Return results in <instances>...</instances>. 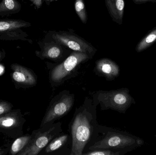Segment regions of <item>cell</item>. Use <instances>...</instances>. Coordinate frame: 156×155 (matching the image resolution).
<instances>
[{
    "label": "cell",
    "instance_id": "obj_1",
    "mask_svg": "<svg viewBox=\"0 0 156 155\" xmlns=\"http://www.w3.org/2000/svg\"><path fill=\"white\" fill-rule=\"evenodd\" d=\"M96 106L90 99L85 100L82 106L76 109L70 123L72 137L71 155H82L86 145L98 126L96 121Z\"/></svg>",
    "mask_w": 156,
    "mask_h": 155
},
{
    "label": "cell",
    "instance_id": "obj_2",
    "mask_svg": "<svg viewBox=\"0 0 156 155\" xmlns=\"http://www.w3.org/2000/svg\"><path fill=\"white\" fill-rule=\"evenodd\" d=\"M101 137L98 138L89 147V151L101 149H124L132 151L144 145L143 139L127 132L106 128L102 133Z\"/></svg>",
    "mask_w": 156,
    "mask_h": 155
},
{
    "label": "cell",
    "instance_id": "obj_3",
    "mask_svg": "<svg viewBox=\"0 0 156 155\" xmlns=\"http://www.w3.org/2000/svg\"><path fill=\"white\" fill-rule=\"evenodd\" d=\"M93 56L88 54L74 51L66 59L59 63L48 65L49 81L52 87H57L66 81L74 76L78 68Z\"/></svg>",
    "mask_w": 156,
    "mask_h": 155
},
{
    "label": "cell",
    "instance_id": "obj_4",
    "mask_svg": "<svg viewBox=\"0 0 156 155\" xmlns=\"http://www.w3.org/2000/svg\"><path fill=\"white\" fill-rule=\"evenodd\" d=\"M93 103L95 106L100 105L102 110L112 109L125 113L131 106L136 103L127 88L111 91H98L93 96Z\"/></svg>",
    "mask_w": 156,
    "mask_h": 155
},
{
    "label": "cell",
    "instance_id": "obj_5",
    "mask_svg": "<svg viewBox=\"0 0 156 155\" xmlns=\"http://www.w3.org/2000/svg\"><path fill=\"white\" fill-rule=\"evenodd\" d=\"M62 132L59 122L49 123L37 130H34L30 141L17 155H38L48 144Z\"/></svg>",
    "mask_w": 156,
    "mask_h": 155
},
{
    "label": "cell",
    "instance_id": "obj_6",
    "mask_svg": "<svg viewBox=\"0 0 156 155\" xmlns=\"http://www.w3.org/2000/svg\"><path fill=\"white\" fill-rule=\"evenodd\" d=\"M75 94L64 90L51 100L42 120L40 127L66 115L72 109L75 103Z\"/></svg>",
    "mask_w": 156,
    "mask_h": 155
},
{
    "label": "cell",
    "instance_id": "obj_7",
    "mask_svg": "<svg viewBox=\"0 0 156 155\" xmlns=\"http://www.w3.org/2000/svg\"><path fill=\"white\" fill-rule=\"evenodd\" d=\"M25 118L19 109L12 110L0 116V133L9 137L16 138L22 136Z\"/></svg>",
    "mask_w": 156,
    "mask_h": 155
},
{
    "label": "cell",
    "instance_id": "obj_8",
    "mask_svg": "<svg viewBox=\"0 0 156 155\" xmlns=\"http://www.w3.org/2000/svg\"><path fill=\"white\" fill-rule=\"evenodd\" d=\"M58 43L74 51L88 54L93 57L97 50L90 43L80 36L64 32H56L52 35Z\"/></svg>",
    "mask_w": 156,
    "mask_h": 155
},
{
    "label": "cell",
    "instance_id": "obj_9",
    "mask_svg": "<svg viewBox=\"0 0 156 155\" xmlns=\"http://www.w3.org/2000/svg\"><path fill=\"white\" fill-rule=\"evenodd\" d=\"M11 69L12 80L17 88H30L36 85L37 76L30 68L19 64L13 63L11 65Z\"/></svg>",
    "mask_w": 156,
    "mask_h": 155
},
{
    "label": "cell",
    "instance_id": "obj_10",
    "mask_svg": "<svg viewBox=\"0 0 156 155\" xmlns=\"http://www.w3.org/2000/svg\"><path fill=\"white\" fill-rule=\"evenodd\" d=\"M94 72L96 75L105 77L107 81H111L119 76L120 67L111 59L101 58L95 62Z\"/></svg>",
    "mask_w": 156,
    "mask_h": 155
},
{
    "label": "cell",
    "instance_id": "obj_11",
    "mask_svg": "<svg viewBox=\"0 0 156 155\" xmlns=\"http://www.w3.org/2000/svg\"><path fill=\"white\" fill-rule=\"evenodd\" d=\"M35 53L42 60L49 59L56 62H61L65 57L62 45L55 41L44 43L41 46V51H36Z\"/></svg>",
    "mask_w": 156,
    "mask_h": 155
},
{
    "label": "cell",
    "instance_id": "obj_12",
    "mask_svg": "<svg viewBox=\"0 0 156 155\" xmlns=\"http://www.w3.org/2000/svg\"><path fill=\"white\" fill-rule=\"evenodd\" d=\"M105 3L114 22L122 25L124 12V0H105Z\"/></svg>",
    "mask_w": 156,
    "mask_h": 155
},
{
    "label": "cell",
    "instance_id": "obj_13",
    "mask_svg": "<svg viewBox=\"0 0 156 155\" xmlns=\"http://www.w3.org/2000/svg\"><path fill=\"white\" fill-rule=\"evenodd\" d=\"M22 5L16 0H2L0 2V16H9L20 12Z\"/></svg>",
    "mask_w": 156,
    "mask_h": 155
},
{
    "label": "cell",
    "instance_id": "obj_14",
    "mask_svg": "<svg viewBox=\"0 0 156 155\" xmlns=\"http://www.w3.org/2000/svg\"><path fill=\"white\" fill-rule=\"evenodd\" d=\"M28 22L21 20H0V33L13 30L31 26Z\"/></svg>",
    "mask_w": 156,
    "mask_h": 155
},
{
    "label": "cell",
    "instance_id": "obj_15",
    "mask_svg": "<svg viewBox=\"0 0 156 155\" xmlns=\"http://www.w3.org/2000/svg\"><path fill=\"white\" fill-rule=\"evenodd\" d=\"M68 134H60L53 139L45 147V153H51L63 148L69 139Z\"/></svg>",
    "mask_w": 156,
    "mask_h": 155
},
{
    "label": "cell",
    "instance_id": "obj_16",
    "mask_svg": "<svg viewBox=\"0 0 156 155\" xmlns=\"http://www.w3.org/2000/svg\"><path fill=\"white\" fill-rule=\"evenodd\" d=\"M156 42V27L149 32L137 44L136 50L137 52H141L152 46Z\"/></svg>",
    "mask_w": 156,
    "mask_h": 155
},
{
    "label": "cell",
    "instance_id": "obj_17",
    "mask_svg": "<svg viewBox=\"0 0 156 155\" xmlns=\"http://www.w3.org/2000/svg\"><path fill=\"white\" fill-rule=\"evenodd\" d=\"M31 136V135L26 134L16 138L11 146L9 151V154L17 155L27 144Z\"/></svg>",
    "mask_w": 156,
    "mask_h": 155
},
{
    "label": "cell",
    "instance_id": "obj_18",
    "mask_svg": "<svg viewBox=\"0 0 156 155\" xmlns=\"http://www.w3.org/2000/svg\"><path fill=\"white\" fill-rule=\"evenodd\" d=\"M27 35V34L22 31L21 28L13 29L0 33V40L13 41L21 40L26 41L28 40L26 38Z\"/></svg>",
    "mask_w": 156,
    "mask_h": 155
},
{
    "label": "cell",
    "instance_id": "obj_19",
    "mask_svg": "<svg viewBox=\"0 0 156 155\" xmlns=\"http://www.w3.org/2000/svg\"><path fill=\"white\" fill-rule=\"evenodd\" d=\"M75 8L76 12L81 21L85 24L87 21V14L83 0H76Z\"/></svg>",
    "mask_w": 156,
    "mask_h": 155
},
{
    "label": "cell",
    "instance_id": "obj_20",
    "mask_svg": "<svg viewBox=\"0 0 156 155\" xmlns=\"http://www.w3.org/2000/svg\"><path fill=\"white\" fill-rule=\"evenodd\" d=\"M122 152L125 151H118L114 152L111 151L110 149H101V150H94L92 151H89L87 153H83L84 155H123L124 153Z\"/></svg>",
    "mask_w": 156,
    "mask_h": 155
},
{
    "label": "cell",
    "instance_id": "obj_21",
    "mask_svg": "<svg viewBox=\"0 0 156 155\" xmlns=\"http://www.w3.org/2000/svg\"><path fill=\"white\" fill-rule=\"evenodd\" d=\"M13 107V105L8 101L0 100V116L10 112Z\"/></svg>",
    "mask_w": 156,
    "mask_h": 155
},
{
    "label": "cell",
    "instance_id": "obj_22",
    "mask_svg": "<svg viewBox=\"0 0 156 155\" xmlns=\"http://www.w3.org/2000/svg\"><path fill=\"white\" fill-rule=\"evenodd\" d=\"M133 2L136 4H142L146 3L156 2V0H133Z\"/></svg>",
    "mask_w": 156,
    "mask_h": 155
},
{
    "label": "cell",
    "instance_id": "obj_23",
    "mask_svg": "<svg viewBox=\"0 0 156 155\" xmlns=\"http://www.w3.org/2000/svg\"><path fill=\"white\" fill-rule=\"evenodd\" d=\"M29 1L33 3L37 8L40 7L42 4L41 0H29Z\"/></svg>",
    "mask_w": 156,
    "mask_h": 155
},
{
    "label": "cell",
    "instance_id": "obj_24",
    "mask_svg": "<svg viewBox=\"0 0 156 155\" xmlns=\"http://www.w3.org/2000/svg\"><path fill=\"white\" fill-rule=\"evenodd\" d=\"M9 151V150L6 148H0V155H6Z\"/></svg>",
    "mask_w": 156,
    "mask_h": 155
},
{
    "label": "cell",
    "instance_id": "obj_25",
    "mask_svg": "<svg viewBox=\"0 0 156 155\" xmlns=\"http://www.w3.org/2000/svg\"><path fill=\"white\" fill-rule=\"evenodd\" d=\"M5 56V52L2 49H0V61H2Z\"/></svg>",
    "mask_w": 156,
    "mask_h": 155
},
{
    "label": "cell",
    "instance_id": "obj_26",
    "mask_svg": "<svg viewBox=\"0 0 156 155\" xmlns=\"http://www.w3.org/2000/svg\"><path fill=\"white\" fill-rule=\"evenodd\" d=\"M46 1V2L47 4L49 5V4L51 2H53V1H55V0H45Z\"/></svg>",
    "mask_w": 156,
    "mask_h": 155
}]
</instances>
